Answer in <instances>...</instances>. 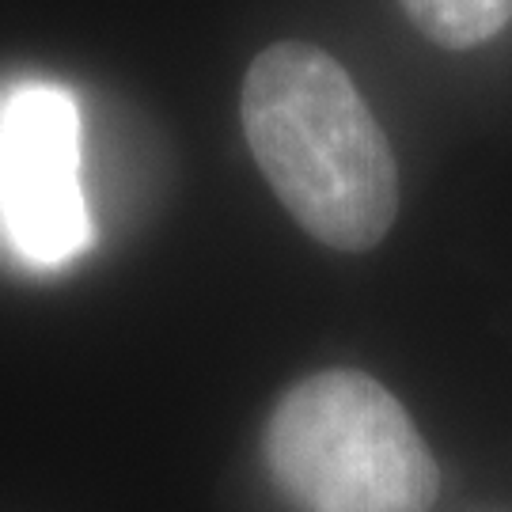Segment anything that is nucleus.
<instances>
[{
    "instance_id": "obj_1",
    "label": "nucleus",
    "mask_w": 512,
    "mask_h": 512,
    "mask_svg": "<svg viewBox=\"0 0 512 512\" xmlns=\"http://www.w3.org/2000/svg\"><path fill=\"white\" fill-rule=\"evenodd\" d=\"M243 133L281 205L334 251H368L399 213V167L349 73L319 46L277 42L243 80Z\"/></svg>"
},
{
    "instance_id": "obj_2",
    "label": "nucleus",
    "mask_w": 512,
    "mask_h": 512,
    "mask_svg": "<svg viewBox=\"0 0 512 512\" xmlns=\"http://www.w3.org/2000/svg\"><path fill=\"white\" fill-rule=\"evenodd\" d=\"M277 486L300 512H429L437 463L384 384L323 372L296 384L266 429Z\"/></svg>"
},
{
    "instance_id": "obj_3",
    "label": "nucleus",
    "mask_w": 512,
    "mask_h": 512,
    "mask_svg": "<svg viewBox=\"0 0 512 512\" xmlns=\"http://www.w3.org/2000/svg\"><path fill=\"white\" fill-rule=\"evenodd\" d=\"M0 232L31 266L73 262L92 243L80 114L61 84L31 80L0 103Z\"/></svg>"
},
{
    "instance_id": "obj_4",
    "label": "nucleus",
    "mask_w": 512,
    "mask_h": 512,
    "mask_svg": "<svg viewBox=\"0 0 512 512\" xmlns=\"http://www.w3.org/2000/svg\"><path fill=\"white\" fill-rule=\"evenodd\" d=\"M410 23L444 50H471L501 35L512 19V0H399Z\"/></svg>"
}]
</instances>
